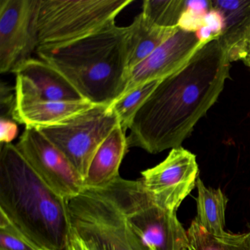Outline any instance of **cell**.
Segmentation results:
<instances>
[{
	"mask_svg": "<svg viewBox=\"0 0 250 250\" xmlns=\"http://www.w3.org/2000/svg\"><path fill=\"white\" fill-rule=\"evenodd\" d=\"M230 62L219 37L213 38L182 68L161 80L133 120L129 147L156 154L181 147L220 96Z\"/></svg>",
	"mask_w": 250,
	"mask_h": 250,
	"instance_id": "cell-1",
	"label": "cell"
},
{
	"mask_svg": "<svg viewBox=\"0 0 250 250\" xmlns=\"http://www.w3.org/2000/svg\"><path fill=\"white\" fill-rule=\"evenodd\" d=\"M0 210L48 250H66L71 232L68 200L55 193L16 145L1 144Z\"/></svg>",
	"mask_w": 250,
	"mask_h": 250,
	"instance_id": "cell-2",
	"label": "cell"
},
{
	"mask_svg": "<svg viewBox=\"0 0 250 250\" xmlns=\"http://www.w3.org/2000/svg\"><path fill=\"white\" fill-rule=\"evenodd\" d=\"M126 30L114 23L74 43L36 53L61 73L83 99L93 105L110 106L126 87Z\"/></svg>",
	"mask_w": 250,
	"mask_h": 250,
	"instance_id": "cell-3",
	"label": "cell"
},
{
	"mask_svg": "<svg viewBox=\"0 0 250 250\" xmlns=\"http://www.w3.org/2000/svg\"><path fill=\"white\" fill-rule=\"evenodd\" d=\"M133 0H41L38 50L57 49L115 23Z\"/></svg>",
	"mask_w": 250,
	"mask_h": 250,
	"instance_id": "cell-4",
	"label": "cell"
},
{
	"mask_svg": "<svg viewBox=\"0 0 250 250\" xmlns=\"http://www.w3.org/2000/svg\"><path fill=\"white\" fill-rule=\"evenodd\" d=\"M128 225L143 250H187V231L176 213L159 207L152 200L141 179L118 177L114 181Z\"/></svg>",
	"mask_w": 250,
	"mask_h": 250,
	"instance_id": "cell-5",
	"label": "cell"
},
{
	"mask_svg": "<svg viewBox=\"0 0 250 250\" xmlns=\"http://www.w3.org/2000/svg\"><path fill=\"white\" fill-rule=\"evenodd\" d=\"M71 226L90 231L114 250H143L128 225L115 182L100 188H85L68 200Z\"/></svg>",
	"mask_w": 250,
	"mask_h": 250,
	"instance_id": "cell-6",
	"label": "cell"
},
{
	"mask_svg": "<svg viewBox=\"0 0 250 250\" xmlns=\"http://www.w3.org/2000/svg\"><path fill=\"white\" fill-rule=\"evenodd\" d=\"M118 124L110 106L95 105L62 125L38 129L68 158L84 181L96 151Z\"/></svg>",
	"mask_w": 250,
	"mask_h": 250,
	"instance_id": "cell-7",
	"label": "cell"
},
{
	"mask_svg": "<svg viewBox=\"0 0 250 250\" xmlns=\"http://www.w3.org/2000/svg\"><path fill=\"white\" fill-rule=\"evenodd\" d=\"M41 0H0V71L14 73L39 48Z\"/></svg>",
	"mask_w": 250,
	"mask_h": 250,
	"instance_id": "cell-8",
	"label": "cell"
},
{
	"mask_svg": "<svg viewBox=\"0 0 250 250\" xmlns=\"http://www.w3.org/2000/svg\"><path fill=\"white\" fill-rule=\"evenodd\" d=\"M16 146L33 170L58 195L68 200L85 189L84 178L40 130L26 128Z\"/></svg>",
	"mask_w": 250,
	"mask_h": 250,
	"instance_id": "cell-9",
	"label": "cell"
},
{
	"mask_svg": "<svg viewBox=\"0 0 250 250\" xmlns=\"http://www.w3.org/2000/svg\"><path fill=\"white\" fill-rule=\"evenodd\" d=\"M195 155L182 147L171 149L163 162L141 172V181L159 207L176 213L198 179Z\"/></svg>",
	"mask_w": 250,
	"mask_h": 250,
	"instance_id": "cell-10",
	"label": "cell"
},
{
	"mask_svg": "<svg viewBox=\"0 0 250 250\" xmlns=\"http://www.w3.org/2000/svg\"><path fill=\"white\" fill-rule=\"evenodd\" d=\"M210 40H203L197 31L179 27L173 36L130 70L126 87L121 97L143 84L163 80L176 72Z\"/></svg>",
	"mask_w": 250,
	"mask_h": 250,
	"instance_id": "cell-11",
	"label": "cell"
},
{
	"mask_svg": "<svg viewBox=\"0 0 250 250\" xmlns=\"http://www.w3.org/2000/svg\"><path fill=\"white\" fill-rule=\"evenodd\" d=\"M14 74L16 103L84 99L61 73L40 58L26 61Z\"/></svg>",
	"mask_w": 250,
	"mask_h": 250,
	"instance_id": "cell-12",
	"label": "cell"
},
{
	"mask_svg": "<svg viewBox=\"0 0 250 250\" xmlns=\"http://www.w3.org/2000/svg\"><path fill=\"white\" fill-rule=\"evenodd\" d=\"M211 9L222 20L219 39L230 62L242 60L244 43L250 30V0H214Z\"/></svg>",
	"mask_w": 250,
	"mask_h": 250,
	"instance_id": "cell-13",
	"label": "cell"
},
{
	"mask_svg": "<svg viewBox=\"0 0 250 250\" xmlns=\"http://www.w3.org/2000/svg\"><path fill=\"white\" fill-rule=\"evenodd\" d=\"M126 131L118 124L98 149L84 178L85 188H100L113 182L128 152Z\"/></svg>",
	"mask_w": 250,
	"mask_h": 250,
	"instance_id": "cell-14",
	"label": "cell"
},
{
	"mask_svg": "<svg viewBox=\"0 0 250 250\" xmlns=\"http://www.w3.org/2000/svg\"><path fill=\"white\" fill-rule=\"evenodd\" d=\"M94 106L85 99L16 103L14 120L18 124H24L26 128H48L62 125Z\"/></svg>",
	"mask_w": 250,
	"mask_h": 250,
	"instance_id": "cell-15",
	"label": "cell"
},
{
	"mask_svg": "<svg viewBox=\"0 0 250 250\" xmlns=\"http://www.w3.org/2000/svg\"><path fill=\"white\" fill-rule=\"evenodd\" d=\"M178 27L165 28L156 25L142 13L126 27V51L128 69L135 67L173 36Z\"/></svg>",
	"mask_w": 250,
	"mask_h": 250,
	"instance_id": "cell-16",
	"label": "cell"
},
{
	"mask_svg": "<svg viewBox=\"0 0 250 250\" xmlns=\"http://www.w3.org/2000/svg\"><path fill=\"white\" fill-rule=\"evenodd\" d=\"M198 196L197 198V217L194 220L206 230L213 235H221L226 232L225 211L228 199L220 188L206 187L203 181H197Z\"/></svg>",
	"mask_w": 250,
	"mask_h": 250,
	"instance_id": "cell-17",
	"label": "cell"
},
{
	"mask_svg": "<svg viewBox=\"0 0 250 250\" xmlns=\"http://www.w3.org/2000/svg\"><path fill=\"white\" fill-rule=\"evenodd\" d=\"M188 250H247V233L225 232L216 235L210 233L193 220L187 229Z\"/></svg>",
	"mask_w": 250,
	"mask_h": 250,
	"instance_id": "cell-18",
	"label": "cell"
},
{
	"mask_svg": "<svg viewBox=\"0 0 250 250\" xmlns=\"http://www.w3.org/2000/svg\"><path fill=\"white\" fill-rule=\"evenodd\" d=\"M186 11L184 0H145L141 13L156 25L174 28L179 27Z\"/></svg>",
	"mask_w": 250,
	"mask_h": 250,
	"instance_id": "cell-19",
	"label": "cell"
},
{
	"mask_svg": "<svg viewBox=\"0 0 250 250\" xmlns=\"http://www.w3.org/2000/svg\"><path fill=\"white\" fill-rule=\"evenodd\" d=\"M160 81L156 80L143 84L131 93L120 98L110 105L119 120L120 124L125 131L129 129L136 114L157 87Z\"/></svg>",
	"mask_w": 250,
	"mask_h": 250,
	"instance_id": "cell-20",
	"label": "cell"
},
{
	"mask_svg": "<svg viewBox=\"0 0 250 250\" xmlns=\"http://www.w3.org/2000/svg\"><path fill=\"white\" fill-rule=\"evenodd\" d=\"M0 250H48L32 241L0 210Z\"/></svg>",
	"mask_w": 250,
	"mask_h": 250,
	"instance_id": "cell-21",
	"label": "cell"
},
{
	"mask_svg": "<svg viewBox=\"0 0 250 250\" xmlns=\"http://www.w3.org/2000/svg\"><path fill=\"white\" fill-rule=\"evenodd\" d=\"M66 250H114V249L93 232L71 226Z\"/></svg>",
	"mask_w": 250,
	"mask_h": 250,
	"instance_id": "cell-22",
	"label": "cell"
},
{
	"mask_svg": "<svg viewBox=\"0 0 250 250\" xmlns=\"http://www.w3.org/2000/svg\"><path fill=\"white\" fill-rule=\"evenodd\" d=\"M15 87L12 88L7 83L2 82L0 87V112L1 118L14 120L16 107V93H13Z\"/></svg>",
	"mask_w": 250,
	"mask_h": 250,
	"instance_id": "cell-23",
	"label": "cell"
},
{
	"mask_svg": "<svg viewBox=\"0 0 250 250\" xmlns=\"http://www.w3.org/2000/svg\"><path fill=\"white\" fill-rule=\"evenodd\" d=\"M18 123L14 120L1 118L0 121V143L11 144L18 136Z\"/></svg>",
	"mask_w": 250,
	"mask_h": 250,
	"instance_id": "cell-24",
	"label": "cell"
},
{
	"mask_svg": "<svg viewBox=\"0 0 250 250\" xmlns=\"http://www.w3.org/2000/svg\"><path fill=\"white\" fill-rule=\"evenodd\" d=\"M242 61L246 65L250 67V30L246 38L244 43V52H243Z\"/></svg>",
	"mask_w": 250,
	"mask_h": 250,
	"instance_id": "cell-25",
	"label": "cell"
},
{
	"mask_svg": "<svg viewBox=\"0 0 250 250\" xmlns=\"http://www.w3.org/2000/svg\"><path fill=\"white\" fill-rule=\"evenodd\" d=\"M246 242H247V250H250V230L247 233Z\"/></svg>",
	"mask_w": 250,
	"mask_h": 250,
	"instance_id": "cell-26",
	"label": "cell"
}]
</instances>
